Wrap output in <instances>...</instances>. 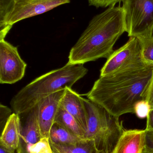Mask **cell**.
<instances>
[{"instance_id":"obj_1","label":"cell","mask_w":153,"mask_h":153,"mask_svg":"<svg viewBox=\"0 0 153 153\" xmlns=\"http://www.w3.org/2000/svg\"><path fill=\"white\" fill-rule=\"evenodd\" d=\"M153 81V65L126 69L100 76L87 97L119 117L134 113L137 104L147 100Z\"/></svg>"},{"instance_id":"obj_2","label":"cell","mask_w":153,"mask_h":153,"mask_svg":"<svg viewBox=\"0 0 153 153\" xmlns=\"http://www.w3.org/2000/svg\"><path fill=\"white\" fill-rule=\"evenodd\" d=\"M126 31L125 13L120 6H110L94 16L70 50L68 64H84L108 59L116 42Z\"/></svg>"},{"instance_id":"obj_3","label":"cell","mask_w":153,"mask_h":153,"mask_svg":"<svg viewBox=\"0 0 153 153\" xmlns=\"http://www.w3.org/2000/svg\"><path fill=\"white\" fill-rule=\"evenodd\" d=\"M84 64H68L39 76L20 90L11 100L14 113L24 114L42 99L66 87L72 88L88 73Z\"/></svg>"},{"instance_id":"obj_4","label":"cell","mask_w":153,"mask_h":153,"mask_svg":"<svg viewBox=\"0 0 153 153\" xmlns=\"http://www.w3.org/2000/svg\"><path fill=\"white\" fill-rule=\"evenodd\" d=\"M88 115L86 139H93L99 152L112 153L125 129L119 117L89 99L83 98Z\"/></svg>"},{"instance_id":"obj_5","label":"cell","mask_w":153,"mask_h":153,"mask_svg":"<svg viewBox=\"0 0 153 153\" xmlns=\"http://www.w3.org/2000/svg\"><path fill=\"white\" fill-rule=\"evenodd\" d=\"M70 2V0H0V39H4L16 22Z\"/></svg>"},{"instance_id":"obj_6","label":"cell","mask_w":153,"mask_h":153,"mask_svg":"<svg viewBox=\"0 0 153 153\" xmlns=\"http://www.w3.org/2000/svg\"><path fill=\"white\" fill-rule=\"evenodd\" d=\"M128 36L151 37L153 30V0H123Z\"/></svg>"},{"instance_id":"obj_7","label":"cell","mask_w":153,"mask_h":153,"mask_svg":"<svg viewBox=\"0 0 153 153\" xmlns=\"http://www.w3.org/2000/svg\"><path fill=\"white\" fill-rule=\"evenodd\" d=\"M150 65L143 61L141 40L131 37L128 42L108 58L100 71V76L131 68Z\"/></svg>"},{"instance_id":"obj_8","label":"cell","mask_w":153,"mask_h":153,"mask_svg":"<svg viewBox=\"0 0 153 153\" xmlns=\"http://www.w3.org/2000/svg\"><path fill=\"white\" fill-rule=\"evenodd\" d=\"M26 67L17 48L0 39V83L12 84L19 82L25 75Z\"/></svg>"},{"instance_id":"obj_9","label":"cell","mask_w":153,"mask_h":153,"mask_svg":"<svg viewBox=\"0 0 153 153\" xmlns=\"http://www.w3.org/2000/svg\"><path fill=\"white\" fill-rule=\"evenodd\" d=\"M65 89L57 92L40 101L38 108V121L41 137H49L52 126L60 106Z\"/></svg>"},{"instance_id":"obj_10","label":"cell","mask_w":153,"mask_h":153,"mask_svg":"<svg viewBox=\"0 0 153 153\" xmlns=\"http://www.w3.org/2000/svg\"><path fill=\"white\" fill-rule=\"evenodd\" d=\"M25 119L22 125L20 140L17 153H30L29 148L36 143L41 137L38 121V108L36 105L32 109L24 113Z\"/></svg>"},{"instance_id":"obj_11","label":"cell","mask_w":153,"mask_h":153,"mask_svg":"<svg viewBox=\"0 0 153 153\" xmlns=\"http://www.w3.org/2000/svg\"><path fill=\"white\" fill-rule=\"evenodd\" d=\"M60 107L71 114L85 132L88 128V115L83 98L72 88L66 87Z\"/></svg>"},{"instance_id":"obj_12","label":"cell","mask_w":153,"mask_h":153,"mask_svg":"<svg viewBox=\"0 0 153 153\" xmlns=\"http://www.w3.org/2000/svg\"><path fill=\"white\" fill-rule=\"evenodd\" d=\"M145 137V130H124L112 153H143Z\"/></svg>"},{"instance_id":"obj_13","label":"cell","mask_w":153,"mask_h":153,"mask_svg":"<svg viewBox=\"0 0 153 153\" xmlns=\"http://www.w3.org/2000/svg\"><path fill=\"white\" fill-rule=\"evenodd\" d=\"M21 132V122L19 115L13 113L4 127L0 143L1 146L15 151L19 147Z\"/></svg>"},{"instance_id":"obj_14","label":"cell","mask_w":153,"mask_h":153,"mask_svg":"<svg viewBox=\"0 0 153 153\" xmlns=\"http://www.w3.org/2000/svg\"><path fill=\"white\" fill-rule=\"evenodd\" d=\"M53 153H99L93 139H84L74 144H56L50 143Z\"/></svg>"},{"instance_id":"obj_15","label":"cell","mask_w":153,"mask_h":153,"mask_svg":"<svg viewBox=\"0 0 153 153\" xmlns=\"http://www.w3.org/2000/svg\"><path fill=\"white\" fill-rule=\"evenodd\" d=\"M49 141L56 144H74L84 139L70 132L67 129L54 123L49 137Z\"/></svg>"},{"instance_id":"obj_16","label":"cell","mask_w":153,"mask_h":153,"mask_svg":"<svg viewBox=\"0 0 153 153\" xmlns=\"http://www.w3.org/2000/svg\"><path fill=\"white\" fill-rule=\"evenodd\" d=\"M54 123L58 124L72 134L82 138H85V132L75 119L60 106L56 115Z\"/></svg>"},{"instance_id":"obj_17","label":"cell","mask_w":153,"mask_h":153,"mask_svg":"<svg viewBox=\"0 0 153 153\" xmlns=\"http://www.w3.org/2000/svg\"><path fill=\"white\" fill-rule=\"evenodd\" d=\"M139 39L142 44V56L143 61L147 64L153 65V37Z\"/></svg>"},{"instance_id":"obj_18","label":"cell","mask_w":153,"mask_h":153,"mask_svg":"<svg viewBox=\"0 0 153 153\" xmlns=\"http://www.w3.org/2000/svg\"><path fill=\"white\" fill-rule=\"evenodd\" d=\"M30 153H53L49 137H42L39 142L31 145L29 148Z\"/></svg>"},{"instance_id":"obj_19","label":"cell","mask_w":153,"mask_h":153,"mask_svg":"<svg viewBox=\"0 0 153 153\" xmlns=\"http://www.w3.org/2000/svg\"><path fill=\"white\" fill-rule=\"evenodd\" d=\"M151 109V106L147 100L142 101L136 105L134 113L139 118H145L147 117Z\"/></svg>"},{"instance_id":"obj_20","label":"cell","mask_w":153,"mask_h":153,"mask_svg":"<svg viewBox=\"0 0 153 153\" xmlns=\"http://www.w3.org/2000/svg\"><path fill=\"white\" fill-rule=\"evenodd\" d=\"M89 4L96 8H106L108 6H115L117 3L122 1L123 0H88Z\"/></svg>"},{"instance_id":"obj_21","label":"cell","mask_w":153,"mask_h":153,"mask_svg":"<svg viewBox=\"0 0 153 153\" xmlns=\"http://www.w3.org/2000/svg\"><path fill=\"white\" fill-rule=\"evenodd\" d=\"M11 110L5 105L1 104L0 105V117H1V126L6 124L7 120L13 114Z\"/></svg>"},{"instance_id":"obj_22","label":"cell","mask_w":153,"mask_h":153,"mask_svg":"<svg viewBox=\"0 0 153 153\" xmlns=\"http://www.w3.org/2000/svg\"><path fill=\"white\" fill-rule=\"evenodd\" d=\"M145 130V147L146 149L153 150V130Z\"/></svg>"},{"instance_id":"obj_23","label":"cell","mask_w":153,"mask_h":153,"mask_svg":"<svg viewBox=\"0 0 153 153\" xmlns=\"http://www.w3.org/2000/svg\"><path fill=\"white\" fill-rule=\"evenodd\" d=\"M146 118L147 124L146 130H153V108L150 110Z\"/></svg>"},{"instance_id":"obj_24","label":"cell","mask_w":153,"mask_h":153,"mask_svg":"<svg viewBox=\"0 0 153 153\" xmlns=\"http://www.w3.org/2000/svg\"><path fill=\"white\" fill-rule=\"evenodd\" d=\"M147 101L151 106V109L153 108V81L149 91Z\"/></svg>"},{"instance_id":"obj_25","label":"cell","mask_w":153,"mask_h":153,"mask_svg":"<svg viewBox=\"0 0 153 153\" xmlns=\"http://www.w3.org/2000/svg\"><path fill=\"white\" fill-rule=\"evenodd\" d=\"M0 153H14V151L6 149V148H4V147L1 146Z\"/></svg>"},{"instance_id":"obj_26","label":"cell","mask_w":153,"mask_h":153,"mask_svg":"<svg viewBox=\"0 0 153 153\" xmlns=\"http://www.w3.org/2000/svg\"><path fill=\"white\" fill-rule=\"evenodd\" d=\"M143 153H153V150H149L145 148L143 151Z\"/></svg>"},{"instance_id":"obj_27","label":"cell","mask_w":153,"mask_h":153,"mask_svg":"<svg viewBox=\"0 0 153 153\" xmlns=\"http://www.w3.org/2000/svg\"><path fill=\"white\" fill-rule=\"evenodd\" d=\"M99 153H104L102 152H99Z\"/></svg>"},{"instance_id":"obj_28","label":"cell","mask_w":153,"mask_h":153,"mask_svg":"<svg viewBox=\"0 0 153 153\" xmlns=\"http://www.w3.org/2000/svg\"><path fill=\"white\" fill-rule=\"evenodd\" d=\"M152 37H153V32H152Z\"/></svg>"}]
</instances>
